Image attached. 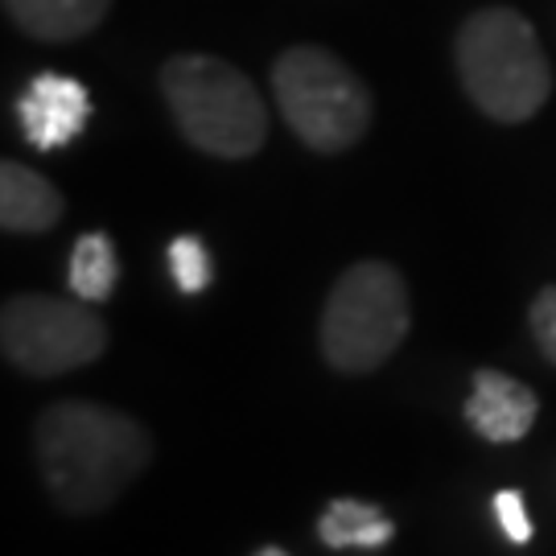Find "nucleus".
I'll list each match as a JSON object with an SVG mask.
<instances>
[{"mask_svg": "<svg viewBox=\"0 0 556 556\" xmlns=\"http://www.w3.org/2000/svg\"><path fill=\"white\" fill-rule=\"evenodd\" d=\"M0 4L21 34L54 46L96 34L112 13V0H0Z\"/></svg>", "mask_w": 556, "mask_h": 556, "instance_id": "nucleus-10", "label": "nucleus"}, {"mask_svg": "<svg viewBox=\"0 0 556 556\" xmlns=\"http://www.w3.org/2000/svg\"><path fill=\"white\" fill-rule=\"evenodd\" d=\"M256 556H289V553H285V548H280V544H268V548H260Z\"/></svg>", "mask_w": 556, "mask_h": 556, "instance_id": "nucleus-16", "label": "nucleus"}, {"mask_svg": "<svg viewBox=\"0 0 556 556\" xmlns=\"http://www.w3.org/2000/svg\"><path fill=\"white\" fill-rule=\"evenodd\" d=\"M0 351L25 376H66L108 351V321L83 298L17 293L0 309Z\"/></svg>", "mask_w": 556, "mask_h": 556, "instance_id": "nucleus-6", "label": "nucleus"}, {"mask_svg": "<svg viewBox=\"0 0 556 556\" xmlns=\"http://www.w3.org/2000/svg\"><path fill=\"white\" fill-rule=\"evenodd\" d=\"M62 211L66 202L54 181L41 178L29 165L0 161V227L9 236H41L59 227Z\"/></svg>", "mask_w": 556, "mask_h": 556, "instance_id": "nucleus-9", "label": "nucleus"}, {"mask_svg": "<svg viewBox=\"0 0 556 556\" xmlns=\"http://www.w3.org/2000/svg\"><path fill=\"white\" fill-rule=\"evenodd\" d=\"M454 62L462 91L495 124H523L553 96V66L532 21L507 4L478 9L462 21Z\"/></svg>", "mask_w": 556, "mask_h": 556, "instance_id": "nucleus-2", "label": "nucleus"}, {"mask_svg": "<svg viewBox=\"0 0 556 556\" xmlns=\"http://www.w3.org/2000/svg\"><path fill=\"white\" fill-rule=\"evenodd\" d=\"M318 536L326 548H383L396 536V523L363 498H330L318 519Z\"/></svg>", "mask_w": 556, "mask_h": 556, "instance_id": "nucleus-11", "label": "nucleus"}, {"mask_svg": "<svg viewBox=\"0 0 556 556\" xmlns=\"http://www.w3.org/2000/svg\"><path fill=\"white\" fill-rule=\"evenodd\" d=\"M413 330L408 285L388 260H358L321 305V358L342 376H367L400 351Z\"/></svg>", "mask_w": 556, "mask_h": 556, "instance_id": "nucleus-4", "label": "nucleus"}, {"mask_svg": "<svg viewBox=\"0 0 556 556\" xmlns=\"http://www.w3.org/2000/svg\"><path fill=\"white\" fill-rule=\"evenodd\" d=\"M161 100L178 132L219 161L256 157L268 140V108L252 79L215 54H174L161 66Z\"/></svg>", "mask_w": 556, "mask_h": 556, "instance_id": "nucleus-3", "label": "nucleus"}, {"mask_svg": "<svg viewBox=\"0 0 556 556\" xmlns=\"http://www.w3.org/2000/svg\"><path fill=\"white\" fill-rule=\"evenodd\" d=\"M528 326H532L540 355L548 358V363H556V285H544L536 298H532Z\"/></svg>", "mask_w": 556, "mask_h": 556, "instance_id": "nucleus-14", "label": "nucleus"}, {"mask_svg": "<svg viewBox=\"0 0 556 556\" xmlns=\"http://www.w3.org/2000/svg\"><path fill=\"white\" fill-rule=\"evenodd\" d=\"M169 273H174V285H178L181 293H190V298H199L211 289V280H215V260L206 252V243L199 236H178L169 239Z\"/></svg>", "mask_w": 556, "mask_h": 556, "instance_id": "nucleus-13", "label": "nucleus"}, {"mask_svg": "<svg viewBox=\"0 0 556 556\" xmlns=\"http://www.w3.org/2000/svg\"><path fill=\"white\" fill-rule=\"evenodd\" d=\"M495 519H498V528H503V536L511 540V544H528V540H532V519H528V507H523V495H519V491H498Z\"/></svg>", "mask_w": 556, "mask_h": 556, "instance_id": "nucleus-15", "label": "nucleus"}, {"mask_svg": "<svg viewBox=\"0 0 556 556\" xmlns=\"http://www.w3.org/2000/svg\"><path fill=\"white\" fill-rule=\"evenodd\" d=\"M17 119L25 128V140L50 153V149H62L79 137L91 119V96L79 79L71 75H34L25 83L17 100Z\"/></svg>", "mask_w": 556, "mask_h": 556, "instance_id": "nucleus-7", "label": "nucleus"}, {"mask_svg": "<svg viewBox=\"0 0 556 556\" xmlns=\"http://www.w3.org/2000/svg\"><path fill=\"white\" fill-rule=\"evenodd\" d=\"M273 91L285 124L314 153L355 149L376 116L367 83L321 46H289L273 62Z\"/></svg>", "mask_w": 556, "mask_h": 556, "instance_id": "nucleus-5", "label": "nucleus"}, {"mask_svg": "<svg viewBox=\"0 0 556 556\" xmlns=\"http://www.w3.org/2000/svg\"><path fill=\"white\" fill-rule=\"evenodd\" d=\"M540 400L523 383L495 371V367H478L475 392L466 400V420L478 438L495 441V445H516L528 438V429L536 425Z\"/></svg>", "mask_w": 556, "mask_h": 556, "instance_id": "nucleus-8", "label": "nucleus"}, {"mask_svg": "<svg viewBox=\"0 0 556 556\" xmlns=\"http://www.w3.org/2000/svg\"><path fill=\"white\" fill-rule=\"evenodd\" d=\"M41 482L71 516H100L153 462L149 429L96 400H59L34 425Z\"/></svg>", "mask_w": 556, "mask_h": 556, "instance_id": "nucleus-1", "label": "nucleus"}, {"mask_svg": "<svg viewBox=\"0 0 556 556\" xmlns=\"http://www.w3.org/2000/svg\"><path fill=\"white\" fill-rule=\"evenodd\" d=\"M71 293L83 301H91V305H100L116 293V280H119V260H116V248H112V239L103 236V231H87L79 236L75 243V252H71Z\"/></svg>", "mask_w": 556, "mask_h": 556, "instance_id": "nucleus-12", "label": "nucleus"}]
</instances>
